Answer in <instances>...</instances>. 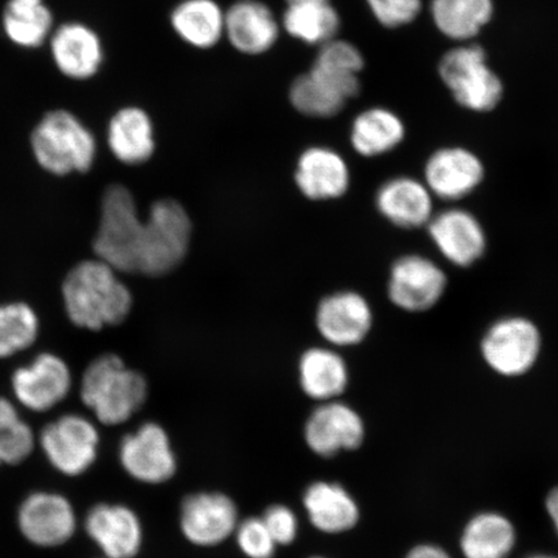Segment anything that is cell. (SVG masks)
Wrapping results in <instances>:
<instances>
[{"label":"cell","mask_w":558,"mask_h":558,"mask_svg":"<svg viewBox=\"0 0 558 558\" xmlns=\"http://www.w3.org/2000/svg\"><path fill=\"white\" fill-rule=\"evenodd\" d=\"M514 544L513 523L497 512L474 515L460 538L464 558H507Z\"/></svg>","instance_id":"cell-30"},{"label":"cell","mask_w":558,"mask_h":558,"mask_svg":"<svg viewBox=\"0 0 558 558\" xmlns=\"http://www.w3.org/2000/svg\"><path fill=\"white\" fill-rule=\"evenodd\" d=\"M299 381L303 392L314 401L338 400L349 383L347 361L337 348H311L300 357Z\"/></svg>","instance_id":"cell-26"},{"label":"cell","mask_w":558,"mask_h":558,"mask_svg":"<svg viewBox=\"0 0 558 558\" xmlns=\"http://www.w3.org/2000/svg\"><path fill=\"white\" fill-rule=\"evenodd\" d=\"M485 169L474 153L464 148L439 149L425 165V185L436 197L458 201L466 197L483 183Z\"/></svg>","instance_id":"cell-20"},{"label":"cell","mask_w":558,"mask_h":558,"mask_svg":"<svg viewBox=\"0 0 558 558\" xmlns=\"http://www.w3.org/2000/svg\"><path fill=\"white\" fill-rule=\"evenodd\" d=\"M118 457L124 472L143 484H165L178 469L170 437L157 423H144L123 437Z\"/></svg>","instance_id":"cell-10"},{"label":"cell","mask_w":558,"mask_h":558,"mask_svg":"<svg viewBox=\"0 0 558 558\" xmlns=\"http://www.w3.org/2000/svg\"><path fill=\"white\" fill-rule=\"evenodd\" d=\"M375 205L384 219L403 229L428 226L434 218V194L413 178L386 181L376 192Z\"/></svg>","instance_id":"cell-23"},{"label":"cell","mask_w":558,"mask_h":558,"mask_svg":"<svg viewBox=\"0 0 558 558\" xmlns=\"http://www.w3.org/2000/svg\"><path fill=\"white\" fill-rule=\"evenodd\" d=\"M446 286L448 278L436 263L421 255H404L390 269L388 296L397 308L425 312L441 300Z\"/></svg>","instance_id":"cell-12"},{"label":"cell","mask_w":558,"mask_h":558,"mask_svg":"<svg viewBox=\"0 0 558 558\" xmlns=\"http://www.w3.org/2000/svg\"><path fill=\"white\" fill-rule=\"evenodd\" d=\"M72 374L58 355L44 353L33 364L16 369L12 389L17 401L27 410L44 413L59 404L69 395Z\"/></svg>","instance_id":"cell-17"},{"label":"cell","mask_w":558,"mask_h":558,"mask_svg":"<svg viewBox=\"0 0 558 558\" xmlns=\"http://www.w3.org/2000/svg\"><path fill=\"white\" fill-rule=\"evenodd\" d=\"M190 214L174 199H160L150 207L140 243L137 275H169L186 259L192 242Z\"/></svg>","instance_id":"cell-4"},{"label":"cell","mask_w":558,"mask_h":558,"mask_svg":"<svg viewBox=\"0 0 558 558\" xmlns=\"http://www.w3.org/2000/svg\"><path fill=\"white\" fill-rule=\"evenodd\" d=\"M47 47L54 69L68 81H93L107 62L100 33L85 21L69 20L56 25Z\"/></svg>","instance_id":"cell-9"},{"label":"cell","mask_w":558,"mask_h":558,"mask_svg":"<svg viewBox=\"0 0 558 558\" xmlns=\"http://www.w3.org/2000/svg\"><path fill=\"white\" fill-rule=\"evenodd\" d=\"M68 316L76 326L100 330L122 324L132 308V295L117 270L100 259L83 262L62 286Z\"/></svg>","instance_id":"cell-1"},{"label":"cell","mask_w":558,"mask_h":558,"mask_svg":"<svg viewBox=\"0 0 558 558\" xmlns=\"http://www.w3.org/2000/svg\"><path fill=\"white\" fill-rule=\"evenodd\" d=\"M2 464H3V462H2V457H0V465H2Z\"/></svg>","instance_id":"cell-41"},{"label":"cell","mask_w":558,"mask_h":558,"mask_svg":"<svg viewBox=\"0 0 558 558\" xmlns=\"http://www.w3.org/2000/svg\"><path fill=\"white\" fill-rule=\"evenodd\" d=\"M374 313L365 296L355 291L333 292L320 300L316 327L332 348L359 345L373 329Z\"/></svg>","instance_id":"cell-14"},{"label":"cell","mask_w":558,"mask_h":558,"mask_svg":"<svg viewBox=\"0 0 558 558\" xmlns=\"http://www.w3.org/2000/svg\"><path fill=\"white\" fill-rule=\"evenodd\" d=\"M35 448L33 429L11 401L0 397V457L3 464H20L32 456Z\"/></svg>","instance_id":"cell-34"},{"label":"cell","mask_w":558,"mask_h":558,"mask_svg":"<svg viewBox=\"0 0 558 558\" xmlns=\"http://www.w3.org/2000/svg\"><path fill=\"white\" fill-rule=\"evenodd\" d=\"M360 78L313 65L299 75L290 88V101L299 113L313 118H331L360 93Z\"/></svg>","instance_id":"cell-15"},{"label":"cell","mask_w":558,"mask_h":558,"mask_svg":"<svg viewBox=\"0 0 558 558\" xmlns=\"http://www.w3.org/2000/svg\"><path fill=\"white\" fill-rule=\"evenodd\" d=\"M56 25L47 0H5L0 13L4 38L23 51L47 47Z\"/></svg>","instance_id":"cell-25"},{"label":"cell","mask_w":558,"mask_h":558,"mask_svg":"<svg viewBox=\"0 0 558 558\" xmlns=\"http://www.w3.org/2000/svg\"><path fill=\"white\" fill-rule=\"evenodd\" d=\"M17 526L24 538L34 546L54 548L73 538L78 519L64 495L37 492L21 504Z\"/></svg>","instance_id":"cell-11"},{"label":"cell","mask_w":558,"mask_h":558,"mask_svg":"<svg viewBox=\"0 0 558 558\" xmlns=\"http://www.w3.org/2000/svg\"><path fill=\"white\" fill-rule=\"evenodd\" d=\"M85 529L105 558H134L142 549V521L128 506H94L86 515Z\"/></svg>","instance_id":"cell-18"},{"label":"cell","mask_w":558,"mask_h":558,"mask_svg":"<svg viewBox=\"0 0 558 558\" xmlns=\"http://www.w3.org/2000/svg\"><path fill=\"white\" fill-rule=\"evenodd\" d=\"M404 138L401 118L384 108L362 111L352 124L351 143L355 151L364 157L387 155Z\"/></svg>","instance_id":"cell-31"},{"label":"cell","mask_w":558,"mask_h":558,"mask_svg":"<svg viewBox=\"0 0 558 558\" xmlns=\"http://www.w3.org/2000/svg\"><path fill=\"white\" fill-rule=\"evenodd\" d=\"M312 558H325V557H312Z\"/></svg>","instance_id":"cell-42"},{"label":"cell","mask_w":558,"mask_h":558,"mask_svg":"<svg viewBox=\"0 0 558 558\" xmlns=\"http://www.w3.org/2000/svg\"><path fill=\"white\" fill-rule=\"evenodd\" d=\"M427 227L439 253L458 267H471L485 254V230L465 209L450 208L434 215Z\"/></svg>","instance_id":"cell-19"},{"label":"cell","mask_w":558,"mask_h":558,"mask_svg":"<svg viewBox=\"0 0 558 558\" xmlns=\"http://www.w3.org/2000/svg\"><path fill=\"white\" fill-rule=\"evenodd\" d=\"M265 526L274 536L277 546H289L296 539L299 522L292 509L286 506H271L263 514Z\"/></svg>","instance_id":"cell-37"},{"label":"cell","mask_w":558,"mask_h":558,"mask_svg":"<svg viewBox=\"0 0 558 558\" xmlns=\"http://www.w3.org/2000/svg\"><path fill=\"white\" fill-rule=\"evenodd\" d=\"M282 24L291 37L320 47L337 37L340 16L331 0H286Z\"/></svg>","instance_id":"cell-29"},{"label":"cell","mask_w":558,"mask_h":558,"mask_svg":"<svg viewBox=\"0 0 558 558\" xmlns=\"http://www.w3.org/2000/svg\"><path fill=\"white\" fill-rule=\"evenodd\" d=\"M432 17L437 29L453 40H469L488 24L493 0H432Z\"/></svg>","instance_id":"cell-32"},{"label":"cell","mask_w":558,"mask_h":558,"mask_svg":"<svg viewBox=\"0 0 558 558\" xmlns=\"http://www.w3.org/2000/svg\"><path fill=\"white\" fill-rule=\"evenodd\" d=\"M527 558H558V557L550 556V555H534V556H530Z\"/></svg>","instance_id":"cell-40"},{"label":"cell","mask_w":558,"mask_h":558,"mask_svg":"<svg viewBox=\"0 0 558 558\" xmlns=\"http://www.w3.org/2000/svg\"><path fill=\"white\" fill-rule=\"evenodd\" d=\"M546 508L558 535V487L554 488V490L549 493L546 500Z\"/></svg>","instance_id":"cell-39"},{"label":"cell","mask_w":558,"mask_h":558,"mask_svg":"<svg viewBox=\"0 0 558 558\" xmlns=\"http://www.w3.org/2000/svg\"><path fill=\"white\" fill-rule=\"evenodd\" d=\"M407 558H451L448 553L435 544H421L410 550Z\"/></svg>","instance_id":"cell-38"},{"label":"cell","mask_w":558,"mask_h":558,"mask_svg":"<svg viewBox=\"0 0 558 558\" xmlns=\"http://www.w3.org/2000/svg\"><path fill=\"white\" fill-rule=\"evenodd\" d=\"M37 314L23 303L0 306V359L11 357L34 344L38 335Z\"/></svg>","instance_id":"cell-33"},{"label":"cell","mask_w":558,"mask_h":558,"mask_svg":"<svg viewBox=\"0 0 558 558\" xmlns=\"http://www.w3.org/2000/svg\"><path fill=\"white\" fill-rule=\"evenodd\" d=\"M148 383L144 376L124 365L116 354L93 361L81 387V399L105 425H120L144 407Z\"/></svg>","instance_id":"cell-3"},{"label":"cell","mask_w":558,"mask_h":558,"mask_svg":"<svg viewBox=\"0 0 558 558\" xmlns=\"http://www.w3.org/2000/svg\"><path fill=\"white\" fill-rule=\"evenodd\" d=\"M143 229L134 195L123 185H110L104 193L100 227L94 242L97 259L122 274L137 275Z\"/></svg>","instance_id":"cell-5"},{"label":"cell","mask_w":558,"mask_h":558,"mask_svg":"<svg viewBox=\"0 0 558 558\" xmlns=\"http://www.w3.org/2000/svg\"><path fill=\"white\" fill-rule=\"evenodd\" d=\"M170 23L180 39L201 50L226 35V13L215 0H183L172 10Z\"/></svg>","instance_id":"cell-28"},{"label":"cell","mask_w":558,"mask_h":558,"mask_svg":"<svg viewBox=\"0 0 558 558\" xmlns=\"http://www.w3.org/2000/svg\"><path fill=\"white\" fill-rule=\"evenodd\" d=\"M303 505L312 525L325 534L349 532L360 521V508L339 484L317 481L306 488Z\"/></svg>","instance_id":"cell-27"},{"label":"cell","mask_w":558,"mask_h":558,"mask_svg":"<svg viewBox=\"0 0 558 558\" xmlns=\"http://www.w3.org/2000/svg\"><path fill=\"white\" fill-rule=\"evenodd\" d=\"M542 337L532 320L507 317L488 329L481 343V353L493 372L515 378L530 372L539 359Z\"/></svg>","instance_id":"cell-8"},{"label":"cell","mask_w":558,"mask_h":558,"mask_svg":"<svg viewBox=\"0 0 558 558\" xmlns=\"http://www.w3.org/2000/svg\"><path fill=\"white\" fill-rule=\"evenodd\" d=\"M235 538L242 553L248 558H274L277 543L262 518H251L239 523Z\"/></svg>","instance_id":"cell-35"},{"label":"cell","mask_w":558,"mask_h":558,"mask_svg":"<svg viewBox=\"0 0 558 558\" xmlns=\"http://www.w3.org/2000/svg\"><path fill=\"white\" fill-rule=\"evenodd\" d=\"M35 160L47 172L66 177L93 169L97 140L82 118L66 108L46 111L31 134Z\"/></svg>","instance_id":"cell-2"},{"label":"cell","mask_w":558,"mask_h":558,"mask_svg":"<svg viewBox=\"0 0 558 558\" xmlns=\"http://www.w3.org/2000/svg\"><path fill=\"white\" fill-rule=\"evenodd\" d=\"M107 143L111 155L121 163L144 165L155 156V122L148 111L138 105H124L109 118Z\"/></svg>","instance_id":"cell-21"},{"label":"cell","mask_w":558,"mask_h":558,"mask_svg":"<svg viewBox=\"0 0 558 558\" xmlns=\"http://www.w3.org/2000/svg\"><path fill=\"white\" fill-rule=\"evenodd\" d=\"M239 523L236 506L225 494H193L181 505L180 529L194 546H218L235 533Z\"/></svg>","instance_id":"cell-16"},{"label":"cell","mask_w":558,"mask_h":558,"mask_svg":"<svg viewBox=\"0 0 558 558\" xmlns=\"http://www.w3.org/2000/svg\"><path fill=\"white\" fill-rule=\"evenodd\" d=\"M369 11L383 26L395 29L416 19L422 0H366Z\"/></svg>","instance_id":"cell-36"},{"label":"cell","mask_w":558,"mask_h":558,"mask_svg":"<svg viewBox=\"0 0 558 558\" xmlns=\"http://www.w3.org/2000/svg\"><path fill=\"white\" fill-rule=\"evenodd\" d=\"M39 445L56 471L76 477L86 473L99 457L100 435L87 417L68 414L46 425Z\"/></svg>","instance_id":"cell-7"},{"label":"cell","mask_w":558,"mask_h":558,"mask_svg":"<svg viewBox=\"0 0 558 558\" xmlns=\"http://www.w3.org/2000/svg\"><path fill=\"white\" fill-rule=\"evenodd\" d=\"M438 72L453 99L466 109L493 110L504 96V83L488 68L480 46L453 48L439 62Z\"/></svg>","instance_id":"cell-6"},{"label":"cell","mask_w":558,"mask_h":558,"mask_svg":"<svg viewBox=\"0 0 558 558\" xmlns=\"http://www.w3.org/2000/svg\"><path fill=\"white\" fill-rule=\"evenodd\" d=\"M304 438L319 457L359 449L365 439V424L353 408L339 400L323 402L305 423Z\"/></svg>","instance_id":"cell-13"},{"label":"cell","mask_w":558,"mask_h":558,"mask_svg":"<svg viewBox=\"0 0 558 558\" xmlns=\"http://www.w3.org/2000/svg\"><path fill=\"white\" fill-rule=\"evenodd\" d=\"M295 183L300 193L311 201L338 199L351 185V171L338 151L313 146L298 159Z\"/></svg>","instance_id":"cell-22"},{"label":"cell","mask_w":558,"mask_h":558,"mask_svg":"<svg viewBox=\"0 0 558 558\" xmlns=\"http://www.w3.org/2000/svg\"><path fill=\"white\" fill-rule=\"evenodd\" d=\"M279 26L259 0H239L226 13V35L236 51L262 54L276 45Z\"/></svg>","instance_id":"cell-24"}]
</instances>
